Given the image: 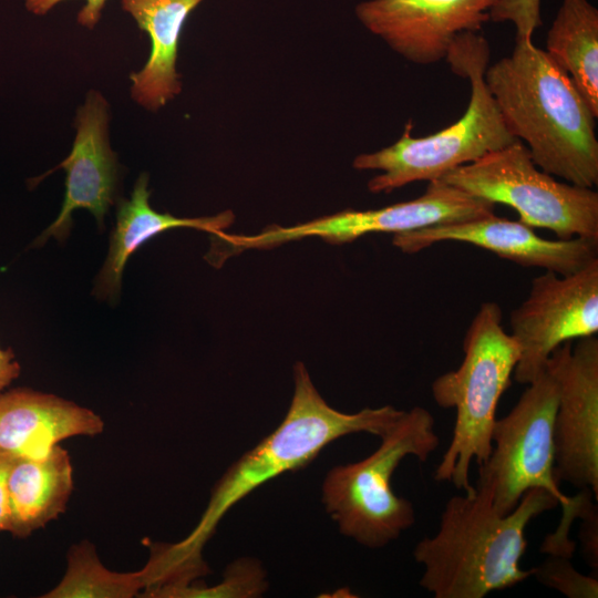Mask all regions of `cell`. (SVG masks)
<instances>
[{"label": "cell", "instance_id": "obj_26", "mask_svg": "<svg viewBox=\"0 0 598 598\" xmlns=\"http://www.w3.org/2000/svg\"><path fill=\"white\" fill-rule=\"evenodd\" d=\"M21 372V367L11 348H0V394L16 380Z\"/></svg>", "mask_w": 598, "mask_h": 598}, {"label": "cell", "instance_id": "obj_4", "mask_svg": "<svg viewBox=\"0 0 598 598\" xmlns=\"http://www.w3.org/2000/svg\"><path fill=\"white\" fill-rule=\"evenodd\" d=\"M445 61L454 74L471 83L465 113L452 125L424 137L411 135L412 123L409 121L394 144L355 156L353 168L381 172L368 182L371 193H391L414 182L440 179L454 168L517 140L509 132L484 81L489 61L487 40L476 32L461 33Z\"/></svg>", "mask_w": 598, "mask_h": 598}, {"label": "cell", "instance_id": "obj_10", "mask_svg": "<svg viewBox=\"0 0 598 598\" xmlns=\"http://www.w3.org/2000/svg\"><path fill=\"white\" fill-rule=\"evenodd\" d=\"M511 336L519 347L514 379L529 384L546 371L551 352L598 332V259L581 270L535 277L525 300L512 310Z\"/></svg>", "mask_w": 598, "mask_h": 598}, {"label": "cell", "instance_id": "obj_1", "mask_svg": "<svg viewBox=\"0 0 598 598\" xmlns=\"http://www.w3.org/2000/svg\"><path fill=\"white\" fill-rule=\"evenodd\" d=\"M484 81L537 167L574 185L598 184L597 117L545 50L515 41L509 55L487 66Z\"/></svg>", "mask_w": 598, "mask_h": 598}, {"label": "cell", "instance_id": "obj_25", "mask_svg": "<svg viewBox=\"0 0 598 598\" xmlns=\"http://www.w3.org/2000/svg\"><path fill=\"white\" fill-rule=\"evenodd\" d=\"M14 457L0 452V533L9 528L8 476Z\"/></svg>", "mask_w": 598, "mask_h": 598}, {"label": "cell", "instance_id": "obj_13", "mask_svg": "<svg viewBox=\"0 0 598 598\" xmlns=\"http://www.w3.org/2000/svg\"><path fill=\"white\" fill-rule=\"evenodd\" d=\"M442 241L466 243L523 267L558 275L577 272L598 259V239H545L534 228L495 214L393 235L392 244L415 254Z\"/></svg>", "mask_w": 598, "mask_h": 598}, {"label": "cell", "instance_id": "obj_7", "mask_svg": "<svg viewBox=\"0 0 598 598\" xmlns=\"http://www.w3.org/2000/svg\"><path fill=\"white\" fill-rule=\"evenodd\" d=\"M440 179L474 197L514 208L520 223L548 229L558 239H598V193L558 182L542 171L519 140Z\"/></svg>", "mask_w": 598, "mask_h": 598}, {"label": "cell", "instance_id": "obj_5", "mask_svg": "<svg viewBox=\"0 0 598 598\" xmlns=\"http://www.w3.org/2000/svg\"><path fill=\"white\" fill-rule=\"evenodd\" d=\"M463 351L461 365L441 374L431 385L434 402L456 411L451 442L433 477L472 493L471 464L475 461L481 466L492 452L498 401L519 359V347L503 329L496 302L480 306L465 333Z\"/></svg>", "mask_w": 598, "mask_h": 598}, {"label": "cell", "instance_id": "obj_23", "mask_svg": "<svg viewBox=\"0 0 598 598\" xmlns=\"http://www.w3.org/2000/svg\"><path fill=\"white\" fill-rule=\"evenodd\" d=\"M592 492L584 488V497L578 518L582 520L579 539L584 553V559L591 568H598V515L597 507L592 504Z\"/></svg>", "mask_w": 598, "mask_h": 598}, {"label": "cell", "instance_id": "obj_12", "mask_svg": "<svg viewBox=\"0 0 598 598\" xmlns=\"http://www.w3.org/2000/svg\"><path fill=\"white\" fill-rule=\"evenodd\" d=\"M498 0H369L355 7L360 22L405 60H445L456 37L477 32Z\"/></svg>", "mask_w": 598, "mask_h": 598}, {"label": "cell", "instance_id": "obj_21", "mask_svg": "<svg viewBox=\"0 0 598 598\" xmlns=\"http://www.w3.org/2000/svg\"><path fill=\"white\" fill-rule=\"evenodd\" d=\"M533 576L544 586L558 590L568 598H597L598 579L579 573L570 558L549 555Z\"/></svg>", "mask_w": 598, "mask_h": 598}, {"label": "cell", "instance_id": "obj_15", "mask_svg": "<svg viewBox=\"0 0 598 598\" xmlns=\"http://www.w3.org/2000/svg\"><path fill=\"white\" fill-rule=\"evenodd\" d=\"M103 430L99 414L63 398L28 388L0 394V452L13 457H44L65 439Z\"/></svg>", "mask_w": 598, "mask_h": 598}, {"label": "cell", "instance_id": "obj_6", "mask_svg": "<svg viewBox=\"0 0 598 598\" xmlns=\"http://www.w3.org/2000/svg\"><path fill=\"white\" fill-rule=\"evenodd\" d=\"M435 420L422 406L404 411L368 457L330 470L322 499L341 534L381 548L415 523L413 504L392 491L391 480L406 456L426 462L439 447Z\"/></svg>", "mask_w": 598, "mask_h": 598}, {"label": "cell", "instance_id": "obj_20", "mask_svg": "<svg viewBox=\"0 0 598 598\" xmlns=\"http://www.w3.org/2000/svg\"><path fill=\"white\" fill-rule=\"evenodd\" d=\"M146 587V573H116L99 559L89 540L73 545L66 556V570L61 581L43 598H131Z\"/></svg>", "mask_w": 598, "mask_h": 598}, {"label": "cell", "instance_id": "obj_17", "mask_svg": "<svg viewBox=\"0 0 598 598\" xmlns=\"http://www.w3.org/2000/svg\"><path fill=\"white\" fill-rule=\"evenodd\" d=\"M203 0H121L122 8L145 31L151 53L144 68L130 75L133 100L157 111L182 90L176 71L178 40L188 14Z\"/></svg>", "mask_w": 598, "mask_h": 598}, {"label": "cell", "instance_id": "obj_14", "mask_svg": "<svg viewBox=\"0 0 598 598\" xmlns=\"http://www.w3.org/2000/svg\"><path fill=\"white\" fill-rule=\"evenodd\" d=\"M75 138L69 156L56 168L66 172L65 194L56 219L37 238L42 246L49 238L64 240L72 227V214L87 209L104 227V216L118 199L120 165L109 140V104L90 91L74 121Z\"/></svg>", "mask_w": 598, "mask_h": 598}, {"label": "cell", "instance_id": "obj_3", "mask_svg": "<svg viewBox=\"0 0 598 598\" xmlns=\"http://www.w3.org/2000/svg\"><path fill=\"white\" fill-rule=\"evenodd\" d=\"M293 381L295 391L283 421L225 472L192 533L176 544H164V555L175 567L204 565L203 546L223 516L254 489L286 472L307 466L339 437L354 433L382 437L404 412L392 405L340 412L320 395L302 362L293 367Z\"/></svg>", "mask_w": 598, "mask_h": 598}, {"label": "cell", "instance_id": "obj_22", "mask_svg": "<svg viewBox=\"0 0 598 598\" xmlns=\"http://www.w3.org/2000/svg\"><path fill=\"white\" fill-rule=\"evenodd\" d=\"M489 20L512 22L515 41H532L535 30L543 24L540 0H498L489 10Z\"/></svg>", "mask_w": 598, "mask_h": 598}, {"label": "cell", "instance_id": "obj_2", "mask_svg": "<svg viewBox=\"0 0 598 598\" xmlns=\"http://www.w3.org/2000/svg\"><path fill=\"white\" fill-rule=\"evenodd\" d=\"M557 505L544 488L528 489L507 515L495 511L483 488L451 497L436 534L414 547V560L424 569L420 586L435 598H483L526 580L534 574L519 565L526 527Z\"/></svg>", "mask_w": 598, "mask_h": 598}, {"label": "cell", "instance_id": "obj_19", "mask_svg": "<svg viewBox=\"0 0 598 598\" xmlns=\"http://www.w3.org/2000/svg\"><path fill=\"white\" fill-rule=\"evenodd\" d=\"M598 116V10L588 0H563L546 50Z\"/></svg>", "mask_w": 598, "mask_h": 598}, {"label": "cell", "instance_id": "obj_9", "mask_svg": "<svg viewBox=\"0 0 598 598\" xmlns=\"http://www.w3.org/2000/svg\"><path fill=\"white\" fill-rule=\"evenodd\" d=\"M495 204L474 197L442 179L427 183L417 198L378 209H344L298 225L268 226L256 235L219 231L214 237L221 260L248 249H266L306 237H319L329 244L351 243L369 234H401L429 226L486 217Z\"/></svg>", "mask_w": 598, "mask_h": 598}, {"label": "cell", "instance_id": "obj_16", "mask_svg": "<svg viewBox=\"0 0 598 598\" xmlns=\"http://www.w3.org/2000/svg\"><path fill=\"white\" fill-rule=\"evenodd\" d=\"M150 195L148 175L143 173L137 178L130 199L118 200L109 252L93 289L99 299L109 300L110 303L117 301L123 270L128 258L152 237L179 227L215 234L229 227L235 219L230 210L197 218H179L168 213H158L151 207Z\"/></svg>", "mask_w": 598, "mask_h": 598}, {"label": "cell", "instance_id": "obj_8", "mask_svg": "<svg viewBox=\"0 0 598 598\" xmlns=\"http://www.w3.org/2000/svg\"><path fill=\"white\" fill-rule=\"evenodd\" d=\"M558 388L546 369L522 393L517 403L492 431V452L478 466L474 487L491 494L499 515L509 514L532 488L553 494L561 508L571 497L559 489L554 474V419Z\"/></svg>", "mask_w": 598, "mask_h": 598}, {"label": "cell", "instance_id": "obj_18", "mask_svg": "<svg viewBox=\"0 0 598 598\" xmlns=\"http://www.w3.org/2000/svg\"><path fill=\"white\" fill-rule=\"evenodd\" d=\"M73 491L69 452L60 444L40 458L14 457L8 476V532L25 538L66 511Z\"/></svg>", "mask_w": 598, "mask_h": 598}, {"label": "cell", "instance_id": "obj_11", "mask_svg": "<svg viewBox=\"0 0 598 598\" xmlns=\"http://www.w3.org/2000/svg\"><path fill=\"white\" fill-rule=\"evenodd\" d=\"M556 348L546 369L558 388L554 474L558 483L590 488L598 498V339Z\"/></svg>", "mask_w": 598, "mask_h": 598}, {"label": "cell", "instance_id": "obj_24", "mask_svg": "<svg viewBox=\"0 0 598 598\" xmlns=\"http://www.w3.org/2000/svg\"><path fill=\"white\" fill-rule=\"evenodd\" d=\"M63 0H25L29 11L42 16L49 12L55 4ZM106 0H85V6L78 14V22L89 29H93L101 18Z\"/></svg>", "mask_w": 598, "mask_h": 598}]
</instances>
